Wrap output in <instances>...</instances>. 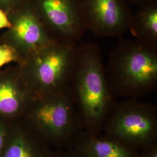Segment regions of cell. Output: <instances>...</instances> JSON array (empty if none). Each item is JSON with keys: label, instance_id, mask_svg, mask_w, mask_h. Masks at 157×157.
Returning <instances> with one entry per match:
<instances>
[{"label": "cell", "instance_id": "cell-2", "mask_svg": "<svg viewBox=\"0 0 157 157\" xmlns=\"http://www.w3.org/2000/svg\"><path fill=\"white\" fill-rule=\"evenodd\" d=\"M105 68L116 96L139 99L157 89V48L135 40H120Z\"/></svg>", "mask_w": 157, "mask_h": 157}, {"label": "cell", "instance_id": "cell-19", "mask_svg": "<svg viewBox=\"0 0 157 157\" xmlns=\"http://www.w3.org/2000/svg\"><path fill=\"white\" fill-rule=\"evenodd\" d=\"M128 4H139L141 2L145 1V0H124Z\"/></svg>", "mask_w": 157, "mask_h": 157}, {"label": "cell", "instance_id": "cell-3", "mask_svg": "<svg viewBox=\"0 0 157 157\" xmlns=\"http://www.w3.org/2000/svg\"><path fill=\"white\" fill-rule=\"evenodd\" d=\"M78 45L54 41L19 63L34 97L61 93L68 90Z\"/></svg>", "mask_w": 157, "mask_h": 157}, {"label": "cell", "instance_id": "cell-18", "mask_svg": "<svg viewBox=\"0 0 157 157\" xmlns=\"http://www.w3.org/2000/svg\"><path fill=\"white\" fill-rule=\"evenodd\" d=\"M138 157H157V146L141 150Z\"/></svg>", "mask_w": 157, "mask_h": 157}, {"label": "cell", "instance_id": "cell-8", "mask_svg": "<svg viewBox=\"0 0 157 157\" xmlns=\"http://www.w3.org/2000/svg\"><path fill=\"white\" fill-rule=\"evenodd\" d=\"M81 1L87 30L105 37H121L129 30L133 13L124 0Z\"/></svg>", "mask_w": 157, "mask_h": 157}, {"label": "cell", "instance_id": "cell-17", "mask_svg": "<svg viewBox=\"0 0 157 157\" xmlns=\"http://www.w3.org/2000/svg\"><path fill=\"white\" fill-rule=\"evenodd\" d=\"M52 157H80L71 149H59L53 152Z\"/></svg>", "mask_w": 157, "mask_h": 157}, {"label": "cell", "instance_id": "cell-10", "mask_svg": "<svg viewBox=\"0 0 157 157\" xmlns=\"http://www.w3.org/2000/svg\"><path fill=\"white\" fill-rule=\"evenodd\" d=\"M52 155L50 145L22 118L11 121L0 157H52Z\"/></svg>", "mask_w": 157, "mask_h": 157}, {"label": "cell", "instance_id": "cell-11", "mask_svg": "<svg viewBox=\"0 0 157 157\" xmlns=\"http://www.w3.org/2000/svg\"><path fill=\"white\" fill-rule=\"evenodd\" d=\"M80 157H138L139 150L102 133L82 131L70 148Z\"/></svg>", "mask_w": 157, "mask_h": 157}, {"label": "cell", "instance_id": "cell-12", "mask_svg": "<svg viewBox=\"0 0 157 157\" xmlns=\"http://www.w3.org/2000/svg\"><path fill=\"white\" fill-rule=\"evenodd\" d=\"M137 6L129 30L135 40L157 48V0H145Z\"/></svg>", "mask_w": 157, "mask_h": 157}, {"label": "cell", "instance_id": "cell-13", "mask_svg": "<svg viewBox=\"0 0 157 157\" xmlns=\"http://www.w3.org/2000/svg\"><path fill=\"white\" fill-rule=\"evenodd\" d=\"M21 60L17 52L8 45L0 44V69L11 62L20 63Z\"/></svg>", "mask_w": 157, "mask_h": 157}, {"label": "cell", "instance_id": "cell-16", "mask_svg": "<svg viewBox=\"0 0 157 157\" xmlns=\"http://www.w3.org/2000/svg\"><path fill=\"white\" fill-rule=\"evenodd\" d=\"M11 26L8 13L0 8V30L7 29Z\"/></svg>", "mask_w": 157, "mask_h": 157}, {"label": "cell", "instance_id": "cell-4", "mask_svg": "<svg viewBox=\"0 0 157 157\" xmlns=\"http://www.w3.org/2000/svg\"><path fill=\"white\" fill-rule=\"evenodd\" d=\"M23 119L50 146L70 149L83 129L71 93L34 97Z\"/></svg>", "mask_w": 157, "mask_h": 157}, {"label": "cell", "instance_id": "cell-9", "mask_svg": "<svg viewBox=\"0 0 157 157\" xmlns=\"http://www.w3.org/2000/svg\"><path fill=\"white\" fill-rule=\"evenodd\" d=\"M34 97L18 64L0 69V117L12 121L22 118Z\"/></svg>", "mask_w": 157, "mask_h": 157}, {"label": "cell", "instance_id": "cell-7", "mask_svg": "<svg viewBox=\"0 0 157 157\" xmlns=\"http://www.w3.org/2000/svg\"><path fill=\"white\" fill-rule=\"evenodd\" d=\"M8 15L11 26L0 36V44L14 50L21 63L34 52L55 41L47 33L29 0Z\"/></svg>", "mask_w": 157, "mask_h": 157}, {"label": "cell", "instance_id": "cell-15", "mask_svg": "<svg viewBox=\"0 0 157 157\" xmlns=\"http://www.w3.org/2000/svg\"><path fill=\"white\" fill-rule=\"evenodd\" d=\"M28 1L29 0H0V8L8 13Z\"/></svg>", "mask_w": 157, "mask_h": 157}, {"label": "cell", "instance_id": "cell-5", "mask_svg": "<svg viewBox=\"0 0 157 157\" xmlns=\"http://www.w3.org/2000/svg\"><path fill=\"white\" fill-rule=\"evenodd\" d=\"M102 133L139 151L157 146V107L137 98L117 102Z\"/></svg>", "mask_w": 157, "mask_h": 157}, {"label": "cell", "instance_id": "cell-14", "mask_svg": "<svg viewBox=\"0 0 157 157\" xmlns=\"http://www.w3.org/2000/svg\"><path fill=\"white\" fill-rule=\"evenodd\" d=\"M11 121L0 117V157L6 145Z\"/></svg>", "mask_w": 157, "mask_h": 157}, {"label": "cell", "instance_id": "cell-6", "mask_svg": "<svg viewBox=\"0 0 157 157\" xmlns=\"http://www.w3.org/2000/svg\"><path fill=\"white\" fill-rule=\"evenodd\" d=\"M51 38L75 43L87 31L81 0H29Z\"/></svg>", "mask_w": 157, "mask_h": 157}, {"label": "cell", "instance_id": "cell-1", "mask_svg": "<svg viewBox=\"0 0 157 157\" xmlns=\"http://www.w3.org/2000/svg\"><path fill=\"white\" fill-rule=\"evenodd\" d=\"M69 90L83 130L102 133L117 101L107 78L100 48L96 44L78 45Z\"/></svg>", "mask_w": 157, "mask_h": 157}]
</instances>
